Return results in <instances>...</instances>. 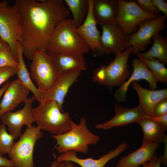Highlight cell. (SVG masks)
<instances>
[{"instance_id":"obj_6","label":"cell","mask_w":167,"mask_h":167,"mask_svg":"<svg viewBox=\"0 0 167 167\" xmlns=\"http://www.w3.org/2000/svg\"><path fill=\"white\" fill-rule=\"evenodd\" d=\"M22 36L21 23L16 5L10 6L6 0L0 1V36L10 47L18 62V46Z\"/></svg>"},{"instance_id":"obj_17","label":"cell","mask_w":167,"mask_h":167,"mask_svg":"<svg viewBox=\"0 0 167 167\" xmlns=\"http://www.w3.org/2000/svg\"><path fill=\"white\" fill-rule=\"evenodd\" d=\"M127 147L126 143H122L115 149L96 159L91 157L85 159L79 158L77 156V152L70 150L61 153L56 157V160L58 162L69 161L77 164L81 167H104L110 160L125 151Z\"/></svg>"},{"instance_id":"obj_18","label":"cell","mask_w":167,"mask_h":167,"mask_svg":"<svg viewBox=\"0 0 167 167\" xmlns=\"http://www.w3.org/2000/svg\"><path fill=\"white\" fill-rule=\"evenodd\" d=\"M30 91L17 79L10 82L0 103V115L11 112L24 102L28 99Z\"/></svg>"},{"instance_id":"obj_1","label":"cell","mask_w":167,"mask_h":167,"mask_svg":"<svg viewBox=\"0 0 167 167\" xmlns=\"http://www.w3.org/2000/svg\"><path fill=\"white\" fill-rule=\"evenodd\" d=\"M22 25L19 43L23 54L32 60L38 50L47 51L59 23L68 18L69 9L62 0H16Z\"/></svg>"},{"instance_id":"obj_31","label":"cell","mask_w":167,"mask_h":167,"mask_svg":"<svg viewBox=\"0 0 167 167\" xmlns=\"http://www.w3.org/2000/svg\"><path fill=\"white\" fill-rule=\"evenodd\" d=\"M17 67H0V85L16 74Z\"/></svg>"},{"instance_id":"obj_38","label":"cell","mask_w":167,"mask_h":167,"mask_svg":"<svg viewBox=\"0 0 167 167\" xmlns=\"http://www.w3.org/2000/svg\"><path fill=\"white\" fill-rule=\"evenodd\" d=\"M10 83V82L8 81H7L3 86L0 89V98L9 86Z\"/></svg>"},{"instance_id":"obj_13","label":"cell","mask_w":167,"mask_h":167,"mask_svg":"<svg viewBox=\"0 0 167 167\" xmlns=\"http://www.w3.org/2000/svg\"><path fill=\"white\" fill-rule=\"evenodd\" d=\"M101 27L100 41L105 54L112 53L116 55L126 49L129 37L123 33L117 24L114 22Z\"/></svg>"},{"instance_id":"obj_32","label":"cell","mask_w":167,"mask_h":167,"mask_svg":"<svg viewBox=\"0 0 167 167\" xmlns=\"http://www.w3.org/2000/svg\"><path fill=\"white\" fill-rule=\"evenodd\" d=\"M167 113V98L162 100L155 105L153 117L160 116Z\"/></svg>"},{"instance_id":"obj_28","label":"cell","mask_w":167,"mask_h":167,"mask_svg":"<svg viewBox=\"0 0 167 167\" xmlns=\"http://www.w3.org/2000/svg\"><path fill=\"white\" fill-rule=\"evenodd\" d=\"M13 136L6 131L5 125L0 124V154L8 153L14 144Z\"/></svg>"},{"instance_id":"obj_11","label":"cell","mask_w":167,"mask_h":167,"mask_svg":"<svg viewBox=\"0 0 167 167\" xmlns=\"http://www.w3.org/2000/svg\"><path fill=\"white\" fill-rule=\"evenodd\" d=\"M35 99L33 95L24 102V106L22 109L15 112L5 113L0 115L2 123L7 126L9 133L14 139L22 135L21 129L24 125L30 127L35 122L32 104Z\"/></svg>"},{"instance_id":"obj_8","label":"cell","mask_w":167,"mask_h":167,"mask_svg":"<svg viewBox=\"0 0 167 167\" xmlns=\"http://www.w3.org/2000/svg\"><path fill=\"white\" fill-rule=\"evenodd\" d=\"M117 1L118 10L114 22L119 25L123 33L129 37L138 30V25L142 21L160 16L143 11L136 1Z\"/></svg>"},{"instance_id":"obj_2","label":"cell","mask_w":167,"mask_h":167,"mask_svg":"<svg viewBox=\"0 0 167 167\" xmlns=\"http://www.w3.org/2000/svg\"><path fill=\"white\" fill-rule=\"evenodd\" d=\"M33 110L37 127L53 135H60L70 131L75 122L69 113L62 112L57 103L54 100L40 102Z\"/></svg>"},{"instance_id":"obj_12","label":"cell","mask_w":167,"mask_h":167,"mask_svg":"<svg viewBox=\"0 0 167 167\" xmlns=\"http://www.w3.org/2000/svg\"><path fill=\"white\" fill-rule=\"evenodd\" d=\"M81 71H72L58 74L56 81L50 89L44 91L39 90L40 102L47 100L54 101L58 104L61 111L64 112L62 105L65 97L70 88L77 81Z\"/></svg>"},{"instance_id":"obj_39","label":"cell","mask_w":167,"mask_h":167,"mask_svg":"<svg viewBox=\"0 0 167 167\" xmlns=\"http://www.w3.org/2000/svg\"><path fill=\"white\" fill-rule=\"evenodd\" d=\"M64 167H77L75 166L72 162L69 161H64Z\"/></svg>"},{"instance_id":"obj_14","label":"cell","mask_w":167,"mask_h":167,"mask_svg":"<svg viewBox=\"0 0 167 167\" xmlns=\"http://www.w3.org/2000/svg\"><path fill=\"white\" fill-rule=\"evenodd\" d=\"M89 9L86 18L83 24L75 30L95 55L101 56L105 53L100 41V33L92 14L93 0H89Z\"/></svg>"},{"instance_id":"obj_24","label":"cell","mask_w":167,"mask_h":167,"mask_svg":"<svg viewBox=\"0 0 167 167\" xmlns=\"http://www.w3.org/2000/svg\"><path fill=\"white\" fill-rule=\"evenodd\" d=\"M153 43L151 49L145 53L139 52L136 55L139 58L150 60L156 58L164 64L167 63V39L158 33L152 38Z\"/></svg>"},{"instance_id":"obj_33","label":"cell","mask_w":167,"mask_h":167,"mask_svg":"<svg viewBox=\"0 0 167 167\" xmlns=\"http://www.w3.org/2000/svg\"><path fill=\"white\" fill-rule=\"evenodd\" d=\"M162 161V156H158L156 153L152 158L148 162L142 165V167H161Z\"/></svg>"},{"instance_id":"obj_35","label":"cell","mask_w":167,"mask_h":167,"mask_svg":"<svg viewBox=\"0 0 167 167\" xmlns=\"http://www.w3.org/2000/svg\"><path fill=\"white\" fill-rule=\"evenodd\" d=\"M0 167H15L14 164L6 157L0 154Z\"/></svg>"},{"instance_id":"obj_22","label":"cell","mask_w":167,"mask_h":167,"mask_svg":"<svg viewBox=\"0 0 167 167\" xmlns=\"http://www.w3.org/2000/svg\"><path fill=\"white\" fill-rule=\"evenodd\" d=\"M118 10L117 0H93L92 12L96 25L114 22Z\"/></svg>"},{"instance_id":"obj_4","label":"cell","mask_w":167,"mask_h":167,"mask_svg":"<svg viewBox=\"0 0 167 167\" xmlns=\"http://www.w3.org/2000/svg\"><path fill=\"white\" fill-rule=\"evenodd\" d=\"M86 122V119L81 117L79 123L77 124L74 122L70 131L62 134L51 135L56 141L55 148L59 153L72 150L86 154L89 145L97 143L100 137L89 130Z\"/></svg>"},{"instance_id":"obj_7","label":"cell","mask_w":167,"mask_h":167,"mask_svg":"<svg viewBox=\"0 0 167 167\" xmlns=\"http://www.w3.org/2000/svg\"><path fill=\"white\" fill-rule=\"evenodd\" d=\"M43 136L42 132L37 127H27L8 153L15 167H34L33 152L35 145Z\"/></svg>"},{"instance_id":"obj_10","label":"cell","mask_w":167,"mask_h":167,"mask_svg":"<svg viewBox=\"0 0 167 167\" xmlns=\"http://www.w3.org/2000/svg\"><path fill=\"white\" fill-rule=\"evenodd\" d=\"M167 18L163 15L140 22L138 30L129 37L126 49L131 46V53L135 54L144 50L154 35L166 29Z\"/></svg>"},{"instance_id":"obj_15","label":"cell","mask_w":167,"mask_h":167,"mask_svg":"<svg viewBox=\"0 0 167 167\" xmlns=\"http://www.w3.org/2000/svg\"><path fill=\"white\" fill-rule=\"evenodd\" d=\"M131 65L133 72L130 76L123 82L115 92L114 96L118 102H125L127 101L126 94L131 83L134 81L143 79L149 84L150 89L154 90L157 88V82L153 77L151 71L144 63L139 58L134 59Z\"/></svg>"},{"instance_id":"obj_25","label":"cell","mask_w":167,"mask_h":167,"mask_svg":"<svg viewBox=\"0 0 167 167\" xmlns=\"http://www.w3.org/2000/svg\"><path fill=\"white\" fill-rule=\"evenodd\" d=\"M18 66L16 74L17 79L31 91L35 96V99L40 101L39 92L32 82L30 74L26 66L23 58V52L22 47L19 44L18 49Z\"/></svg>"},{"instance_id":"obj_26","label":"cell","mask_w":167,"mask_h":167,"mask_svg":"<svg viewBox=\"0 0 167 167\" xmlns=\"http://www.w3.org/2000/svg\"><path fill=\"white\" fill-rule=\"evenodd\" d=\"M63 1L72 12V19L76 28L79 27L83 24L88 15L89 6V0Z\"/></svg>"},{"instance_id":"obj_21","label":"cell","mask_w":167,"mask_h":167,"mask_svg":"<svg viewBox=\"0 0 167 167\" xmlns=\"http://www.w3.org/2000/svg\"><path fill=\"white\" fill-rule=\"evenodd\" d=\"M160 146V143H155L142 145L119 160L115 167H139L152 158Z\"/></svg>"},{"instance_id":"obj_9","label":"cell","mask_w":167,"mask_h":167,"mask_svg":"<svg viewBox=\"0 0 167 167\" xmlns=\"http://www.w3.org/2000/svg\"><path fill=\"white\" fill-rule=\"evenodd\" d=\"M30 67L31 79L39 91L50 89L56 81L58 73L52 58L46 51L38 50L34 54Z\"/></svg>"},{"instance_id":"obj_16","label":"cell","mask_w":167,"mask_h":167,"mask_svg":"<svg viewBox=\"0 0 167 167\" xmlns=\"http://www.w3.org/2000/svg\"><path fill=\"white\" fill-rule=\"evenodd\" d=\"M114 110L115 114L112 118L103 123L96 125L95 128L107 130L117 126L137 123L139 120L148 117L139 105L133 108H127L116 103Z\"/></svg>"},{"instance_id":"obj_29","label":"cell","mask_w":167,"mask_h":167,"mask_svg":"<svg viewBox=\"0 0 167 167\" xmlns=\"http://www.w3.org/2000/svg\"><path fill=\"white\" fill-rule=\"evenodd\" d=\"M18 64L10 47L6 44L0 50V67H17Z\"/></svg>"},{"instance_id":"obj_37","label":"cell","mask_w":167,"mask_h":167,"mask_svg":"<svg viewBox=\"0 0 167 167\" xmlns=\"http://www.w3.org/2000/svg\"><path fill=\"white\" fill-rule=\"evenodd\" d=\"M54 160L51 163L50 167H64V161L58 162L56 160V156L54 154Z\"/></svg>"},{"instance_id":"obj_30","label":"cell","mask_w":167,"mask_h":167,"mask_svg":"<svg viewBox=\"0 0 167 167\" xmlns=\"http://www.w3.org/2000/svg\"><path fill=\"white\" fill-rule=\"evenodd\" d=\"M136 1L138 6L143 11L160 15L161 12L155 6L151 0H137Z\"/></svg>"},{"instance_id":"obj_27","label":"cell","mask_w":167,"mask_h":167,"mask_svg":"<svg viewBox=\"0 0 167 167\" xmlns=\"http://www.w3.org/2000/svg\"><path fill=\"white\" fill-rule=\"evenodd\" d=\"M139 59L151 71L156 82L167 83V69L164 64L156 58L150 60Z\"/></svg>"},{"instance_id":"obj_5","label":"cell","mask_w":167,"mask_h":167,"mask_svg":"<svg viewBox=\"0 0 167 167\" xmlns=\"http://www.w3.org/2000/svg\"><path fill=\"white\" fill-rule=\"evenodd\" d=\"M131 46L120 54L107 66L101 65L94 71L93 81L107 86L111 92L114 87L120 86L131 75L128 60L131 53Z\"/></svg>"},{"instance_id":"obj_23","label":"cell","mask_w":167,"mask_h":167,"mask_svg":"<svg viewBox=\"0 0 167 167\" xmlns=\"http://www.w3.org/2000/svg\"><path fill=\"white\" fill-rule=\"evenodd\" d=\"M141 127L143 136L142 145L152 143H160L167 139L165 133L166 127L148 116L141 119L137 123Z\"/></svg>"},{"instance_id":"obj_19","label":"cell","mask_w":167,"mask_h":167,"mask_svg":"<svg viewBox=\"0 0 167 167\" xmlns=\"http://www.w3.org/2000/svg\"><path fill=\"white\" fill-rule=\"evenodd\" d=\"M131 84L137 92L139 98L140 106L145 114L152 117L154 107L161 100L167 98V89L157 90H149L141 87L136 81Z\"/></svg>"},{"instance_id":"obj_3","label":"cell","mask_w":167,"mask_h":167,"mask_svg":"<svg viewBox=\"0 0 167 167\" xmlns=\"http://www.w3.org/2000/svg\"><path fill=\"white\" fill-rule=\"evenodd\" d=\"M76 28L72 19L61 20L52 36L46 51L47 54L51 56L60 53L76 52L83 54L87 53L89 48L75 32Z\"/></svg>"},{"instance_id":"obj_40","label":"cell","mask_w":167,"mask_h":167,"mask_svg":"<svg viewBox=\"0 0 167 167\" xmlns=\"http://www.w3.org/2000/svg\"><path fill=\"white\" fill-rule=\"evenodd\" d=\"M6 44H7L0 36V50Z\"/></svg>"},{"instance_id":"obj_20","label":"cell","mask_w":167,"mask_h":167,"mask_svg":"<svg viewBox=\"0 0 167 167\" xmlns=\"http://www.w3.org/2000/svg\"><path fill=\"white\" fill-rule=\"evenodd\" d=\"M50 56L58 74L70 71L87 70L84 54H82L60 53Z\"/></svg>"},{"instance_id":"obj_34","label":"cell","mask_w":167,"mask_h":167,"mask_svg":"<svg viewBox=\"0 0 167 167\" xmlns=\"http://www.w3.org/2000/svg\"><path fill=\"white\" fill-rule=\"evenodd\" d=\"M155 6L167 17V2L164 0H151Z\"/></svg>"},{"instance_id":"obj_36","label":"cell","mask_w":167,"mask_h":167,"mask_svg":"<svg viewBox=\"0 0 167 167\" xmlns=\"http://www.w3.org/2000/svg\"><path fill=\"white\" fill-rule=\"evenodd\" d=\"M151 117L155 121L167 127V113L156 117Z\"/></svg>"}]
</instances>
